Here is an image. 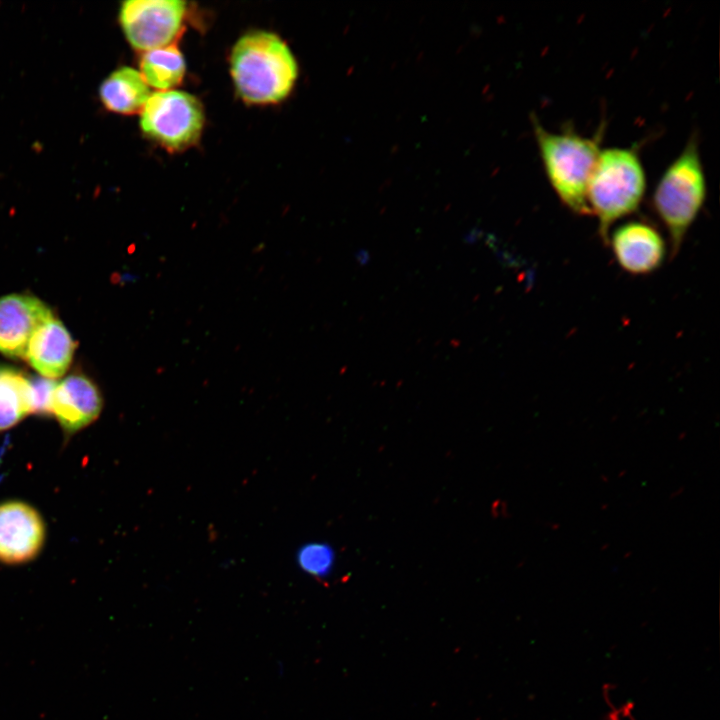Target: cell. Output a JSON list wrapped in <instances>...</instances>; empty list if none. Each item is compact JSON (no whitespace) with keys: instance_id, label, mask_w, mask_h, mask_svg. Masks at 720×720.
<instances>
[{"instance_id":"6da1fadb","label":"cell","mask_w":720,"mask_h":720,"mask_svg":"<svg viewBox=\"0 0 720 720\" xmlns=\"http://www.w3.org/2000/svg\"><path fill=\"white\" fill-rule=\"evenodd\" d=\"M230 71L235 89L249 104H274L291 92L297 62L287 44L276 34L253 31L234 44Z\"/></svg>"},{"instance_id":"7a4b0ae2","label":"cell","mask_w":720,"mask_h":720,"mask_svg":"<svg viewBox=\"0 0 720 720\" xmlns=\"http://www.w3.org/2000/svg\"><path fill=\"white\" fill-rule=\"evenodd\" d=\"M532 128L545 174L560 201L579 215L591 214L587 186L598 159L601 134L586 137L572 128L551 132L536 116Z\"/></svg>"},{"instance_id":"3957f363","label":"cell","mask_w":720,"mask_h":720,"mask_svg":"<svg viewBox=\"0 0 720 720\" xmlns=\"http://www.w3.org/2000/svg\"><path fill=\"white\" fill-rule=\"evenodd\" d=\"M645 190L646 175L635 148L601 149L588 182L587 203L604 242L617 220L638 209Z\"/></svg>"},{"instance_id":"277c9868","label":"cell","mask_w":720,"mask_h":720,"mask_svg":"<svg viewBox=\"0 0 720 720\" xmlns=\"http://www.w3.org/2000/svg\"><path fill=\"white\" fill-rule=\"evenodd\" d=\"M706 176L697 134L661 175L652 195L653 208L665 225L675 256L706 199Z\"/></svg>"},{"instance_id":"5b68a950","label":"cell","mask_w":720,"mask_h":720,"mask_svg":"<svg viewBox=\"0 0 720 720\" xmlns=\"http://www.w3.org/2000/svg\"><path fill=\"white\" fill-rule=\"evenodd\" d=\"M140 112L143 133L172 151L186 149L197 142L204 125L201 103L184 91L155 92Z\"/></svg>"},{"instance_id":"8992f818","label":"cell","mask_w":720,"mask_h":720,"mask_svg":"<svg viewBox=\"0 0 720 720\" xmlns=\"http://www.w3.org/2000/svg\"><path fill=\"white\" fill-rule=\"evenodd\" d=\"M185 14L181 0H128L121 3L119 19L129 44L146 52L170 45Z\"/></svg>"},{"instance_id":"52a82bcc","label":"cell","mask_w":720,"mask_h":720,"mask_svg":"<svg viewBox=\"0 0 720 720\" xmlns=\"http://www.w3.org/2000/svg\"><path fill=\"white\" fill-rule=\"evenodd\" d=\"M46 538V527L39 512L18 501L0 503V562L27 563L38 556Z\"/></svg>"},{"instance_id":"ba28073f","label":"cell","mask_w":720,"mask_h":720,"mask_svg":"<svg viewBox=\"0 0 720 720\" xmlns=\"http://www.w3.org/2000/svg\"><path fill=\"white\" fill-rule=\"evenodd\" d=\"M103 398L96 384L80 374L56 382L50 399V415L60 425L65 441L93 423L101 414Z\"/></svg>"},{"instance_id":"9c48e42d","label":"cell","mask_w":720,"mask_h":720,"mask_svg":"<svg viewBox=\"0 0 720 720\" xmlns=\"http://www.w3.org/2000/svg\"><path fill=\"white\" fill-rule=\"evenodd\" d=\"M52 315L50 308L35 296L0 297V353L12 359H25L34 332Z\"/></svg>"},{"instance_id":"30bf717a","label":"cell","mask_w":720,"mask_h":720,"mask_svg":"<svg viewBox=\"0 0 720 720\" xmlns=\"http://www.w3.org/2000/svg\"><path fill=\"white\" fill-rule=\"evenodd\" d=\"M610 244L618 264L631 274H648L657 270L665 257V242L651 224L629 221L616 228Z\"/></svg>"},{"instance_id":"8fae6325","label":"cell","mask_w":720,"mask_h":720,"mask_svg":"<svg viewBox=\"0 0 720 720\" xmlns=\"http://www.w3.org/2000/svg\"><path fill=\"white\" fill-rule=\"evenodd\" d=\"M75 348L69 331L52 315L34 332L25 359L42 377L53 380L68 370Z\"/></svg>"},{"instance_id":"7c38bea8","label":"cell","mask_w":720,"mask_h":720,"mask_svg":"<svg viewBox=\"0 0 720 720\" xmlns=\"http://www.w3.org/2000/svg\"><path fill=\"white\" fill-rule=\"evenodd\" d=\"M150 95L149 86L140 72L128 66L113 71L99 87L104 107L125 115L141 111Z\"/></svg>"},{"instance_id":"4fadbf2b","label":"cell","mask_w":720,"mask_h":720,"mask_svg":"<svg viewBox=\"0 0 720 720\" xmlns=\"http://www.w3.org/2000/svg\"><path fill=\"white\" fill-rule=\"evenodd\" d=\"M34 413L33 386L21 371L0 365V432Z\"/></svg>"},{"instance_id":"5bb4252c","label":"cell","mask_w":720,"mask_h":720,"mask_svg":"<svg viewBox=\"0 0 720 720\" xmlns=\"http://www.w3.org/2000/svg\"><path fill=\"white\" fill-rule=\"evenodd\" d=\"M186 65L182 53L175 45L144 52L140 60V74L147 83L160 91L178 86L185 74Z\"/></svg>"},{"instance_id":"9a60e30c","label":"cell","mask_w":720,"mask_h":720,"mask_svg":"<svg viewBox=\"0 0 720 720\" xmlns=\"http://www.w3.org/2000/svg\"><path fill=\"white\" fill-rule=\"evenodd\" d=\"M333 552L326 545H311L301 554L302 566L312 574L325 575L333 563Z\"/></svg>"}]
</instances>
